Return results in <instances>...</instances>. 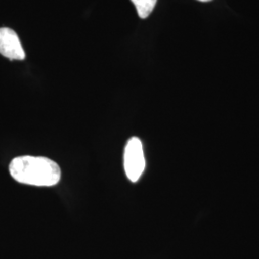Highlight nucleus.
I'll return each instance as SVG.
<instances>
[{"mask_svg": "<svg viewBox=\"0 0 259 259\" xmlns=\"http://www.w3.org/2000/svg\"><path fill=\"white\" fill-rule=\"evenodd\" d=\"M138 11L140 19H146L151 15L157 0H131Z\"/></svg>", "mask_w": 259, "mask_h": 259, "instance_id": "obj_4", "label": "nucleus"}, {"mask_svg": "<svg viewBox=\"0 0 259 259\" xmlns=\"http://www.w3.org/2000/svg\"><path fill=\"white\" fill-rule=\"evenodd\" d=\"M125 173L132 183H137L145 169V157L142 142L139 138L128 140L124 151Z\"/></svg>", "mask_w": 259, "mask_h": 259, "instance_id": "obj_2", "label": "nucleus"}, {"mask_svg": "<svg viewBox=\"0 0 259 259\" xmlns=\"http://www.w3.org/2000/svg\"><path fill=\"white\" fill-rule=\"evenodd\" d=\"M0 54L10 60H24L25 52L17 33L10 28H0Z\"/></svg>", "mask_w": 259, "mask_h": 259, "instance_id": "obj_3", "label": "nucleus"}, {"mask_svg": "<svg viewBox=\"0 0 259 259\" xmlns=\"http://www.w3.org/2000/svg\"><path fill=\"white\" fill-rule=\"evenodd\" d=\"M198 1H201V2H209L211 0H198Z\"/></svg>", "mask_w": 259, "mask_h": 259, "instance_id": "obj_5", "label": "nucleus"}, {"mask_svg": "<svg viewBox=\"0 0 259 259\" xmlns=\"http://www.w3.org/2000/svg\"><path fill=\"white\" fill-rule=\"evenodd\" d=\"M12 178L18 183L33 186H54L61 180V168L54 160L45 157H15L9 165Z\"/></svg>", "mask_w": 259, "mask_h": 259, "instance_id": "obj_1", "label": "nucleus"}]
</instances>
